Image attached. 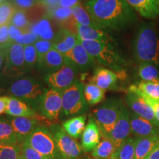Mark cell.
Wrapping results in <instances>:
<instances>
[{
	"mask_svg": "<svg viewBox=\"0 0 159 159\" xmlns=\"http://www.w3.org/2000/svg\"><path fill=\"white\" fill-rule=\"evenodd\" d=\"M137 73L142 82L159 83V66L153 63H139Z\"/></svg>",
	"mask_w": 159,
	"mask_h": 159,
	"instance_id": "28",
	"label": "cell"
},
{
	"mask_svg": "<svg viewBox=\"0 0 159 159\" xmlns=\"http://www.w3.org/2000/svg\"><path fill=\"white\" fill-rule=\"evenodd\" d=\"M130 111L125 105L108 139L114 143L117 148L130 137Z\"/></svg>",
	"mask_w": 159,
	"mask_h": 159,
	"instance_id": "15",
	"label": "cell"
},
{
	"mask_svg": "<svg viewBox=\"0 0 159 159\" xmlns=\"http://www.w3.org/2000/svg\"><path fill=\"white\" fill-rule=\"evenodd\" d=\"M9 25H3L0 27V46L5 45L11 42L8 31Z\"/></svg>",
	"mask_w": 159,
	"mask_h": 159,
	"instance_id": "45",
	"label": "cell"
},
{
	"mask_svg": "<svg viewBox=\"0 0 159 159\" xmlns=\"http://www.w3.org/2000/svg\"><path fill=\"white\" fill-rule=\"evenodd\" d=\"M24 55H25V61L26 65H27V66L30 69H39L40 61L34 45L30 44L24 46Z\"/></svg>",
	"mask_w": 159,
	"mask_h": 159,
	"instance_id": "33",
	"label": "cell"
},
{
	"mask_svg": "<svg viewBox=\"0 0 159 159\" xmlns=\"http://www.w3.org/2000/svg\"><path fill=\"white\" fill-rule=\"evenodd\" d=\"M19 159H26L25 157H24L22 155H21V150H20V152H19Z\"/></svg>",
	"mask_w": 159,
	"mask_h": 159,
	"instance_id": "52",
	"label": "cell"
},
{
	"mask_svg": "<svg viewBox=\"0 0 159 159\" xmlns=\"http://www.w3.org/2000/svg\"><path fill=\"white\" fill-rule=\"evenodd\" d=\"M111 159H135L134 138L129 137L117 147Z\"/></svg>",
	"mask_w": 159,
	"mask_h": 159,
	"instance_id": "31",
	"label": "cell"
},
{
	"mask_svg": "<svg viewBox=\"0 0 159 159\" xmlns=\"http://www.w3.org/2000/svg\"><path fill=\"white\" fill-rule=\"evenodd\" d=\"M16 8L11 2L0 4V27L9 25Z\"/></svg>",
	"mask_w": 159,
	"mask_h": 159,
	"instance_id": "36",
	"label": "cell"
},
{
	"mask_svg": "<svg viewBox=\"0 0 159 159\" xmlns=\"http://www.w3.org/2000/svg\"><path fill=\"white\" fill-rule=\"evenodd\" d=\"M83 92L85 98L89 105L99 104L105 99V91L92 83L85 85Z\"/></svg>",
	"mask_w": 159,
	"mask_h": 159,
	"instance_id": "32",
	"label": "cell"
},
{
	"mask_svg": "<svg viewBox=\"0 0 159 159\" xmlns=\"http://www.w3.org/2000/svg\"><path fill=\"white\" fill-rule=\"evenodd\" d=\"M34 1H35L36 3H40V2H41V0H34Z\"/></svg>",
	"mask_w": 159,
	"mask_h": 159,
	"instance_id": "54",
	"label": "cell"
},
{
	"mask_svg": "<svg viewBox=\"0 0 159 159\" xmlns=\"http://www.w3.org/2000/svg\"><path fill=\"white\" fill-rule=\"evenodd\" d=\"M62 105V93L52 89H46L39 113L48 121H56L60 118Z\"/></svg>",
	"mask_w": 159,
	"mask_h": 159,
	"instance_id": "11",
	"label": "cell"
},
{
	"mask_svg": "<svg viewBox=\"0 0 159 159\" xmlns=\"http://www.w3.org/2000/svg\"><path fill=\"white\" fill-rule=\"evenodd\" d=\"M6 101L5 114L10 116H24L39 118L36 111L21 99L12 96H5Z\"/></svg>",
	"mask_w": 159,
	"mask_h": 159,
	"instance_id": "19",
	"label": "cell"
},
{
	"mask_svg": "<svg viewBox=\"0 0 159 159\" xmlns=\"http://www.w3.org/2000/svg\"><path fill=\"white\" fill-rule=\"evenodd\" d=\"M11 3L16 9L26 11L34 7L36 2L34 0H11Z\"/></svg>",
	"mask_w": 159,
	"mask_h": 159,
	"instance_id": "43",
	"label": "cell"
},
{
	"mask_svg": "<svg viewBox=\"0 0 159 159\" xmlns=\"http://www.w3.org/2000/svg\"><path fill=\"white\" fill-rule=\"evenodd\" d=\"M116 147L109 139L102 138L99 144L91 151V156L95 159H111Z\"/></svg>",
	"mask_w": 159,
	"mask_h": 159,
	"instance_id": "30",
	"label": "cell"
},
{
	"mask_svg": "<svg viewBox=\"0 0 159 159\" xmlns=\"http://www.w3.org/2000/svg\"><path fill=\"white\" fill-rule=\"evenodd\" d=\"M93 21L103 30L121 31L136 22L134 10L125 0H93L84 4Z\"/></svg>",
	"mask_w": 159,
	"mask_h": 159,
	"instance_id": "1",
	"label": "cell"
},
{
	"mask_svg": "<svg viewBox=\"0 0 159 159\" xmlns=\"http://www.w3.org/2000/svg\"><path fill=\"white\" fill-rule=\"evenodd\" d=\"M49 16L57 22H66L69 21L72 16V8L63 7H57L51 10L49 13Z\"/></svg>",
	"mask_w": 159,
	"mask_h": 159,
	"instance_id": "37",
	"label": "cell"
},
{
	"mask_svg": "<svg viewBox=\"0 0 159 159\" xmlns=\"http://www.w3.org/2000/svg\"><path fill=\"white\" fill-rule=\"evenodd\" d=\"M30 31L39 37L40 39L52 41L56 35L52 23L47 17H43L37 23L31 25Z\"/></svg>",
	"mask_w": 159,
	"mask_h": 159,
	"instance_id": "26",
	"label": "cell"
},
{
	"mask_svg": "<svg viewBox=\"0 0 159 159\" xmlns=\"http://www.w3.org/2000/svg\"><path fill=\"white\" fill-rule=\"evenodd\" d=\"M8 31H9V35H10V39H11V42H16L21 35H22L25 32H27L25 30H23L18 28V27H16L14 25H11V24H10L9 25Z\"/></svg>",
	"mask_w": 159,
	"mask_h": 159,
	"instance_id": "44",
	"label": "cell"
},
{
	"mask_svg": "<svg viewBox=\"0 0 159 159\" xmlns=\"http://www.w3.org/2000/svg\"><path fill=\"white\" fill-rule=\"evenodd\" d=\"M20 144L9 146L0 144V159H19Z\"/></svg>",
	"mask_w": 159,
	"mask_h": 159,
	"instance_id": "38",
	"label": "cell"
},
{
	"mask_svg": "<svg viewBox=\"0 0 159 159\" xmlns=\"http://www.w3.org/2000/svg\"><path fill=\"white\" fill-rule=\"evenodd\" d=\"M89 1H93V0H85V2H89Z\"/></svg>",
	"mask_w": 159,
	"mask_h": 159,
	"instance_id": "55",
	"label": "cell"
},
{
	"mask_svg": "<svg viewBox=\"0 0 159 159\" xmlns=\"http://www.w3.org/2000/svg\"><path fill=\"white\" fill-rule=\"evenodd\" d=\"M66 63V61L64 55L55 49L52 48L41 61L39 69L43 70L45 74L55 72L62 68Z\"/></svg>",
	"mask_w": 159,
	"mask_h": 159,
	"instance_id": "23",
	"label": "cell"
},
{
	"mask_svg": "<svg viewBox=\"0 0 159 159\" xmlns=\"http://www.w3.org/2000/svg\"><path fill=\"white\" fill-rule=\"evenodd\" d=\"M7 119L13 127L19 144H22L27 137L41 125L39 118L8 116Z\"/></svg>",
	"mask_w": 159,
	"mask_h": 159,
	"instance_id": "14",
	"label": "cell"
},
{
	"mask_svg": "<svg viewBox=\"0 0 159 159\" xmlns=\"http://www.w3.org/2000/svg\"><path fill=\"white\" fill-rule=\"evenodd\" d=\"M158 1V5H159V0H157Z\"/></svg>",
	"mask_w": 159,
	"mask_h": 159,
	"instance_id": "56",
	"label": "cell"
},
{
	"mask_svg": "<svg viewBox=\"0 0 159 159\" xmlns=\"http://www.w3.org/2000/svg\"><path fill=\"white\" fill-rule=\"evenodd\" d=\"M85 50L94 61L105 68L111 69L118 75L119 79L127 77L125 71L126 63L112 43L100 42L95 41L79 40Z\"/></svg>",
	"mask_w": 159,
	"mask_h": 159,
	"instance_id": "3",
	"label": "cell"
},
{
	"mask_svg": "<svg viewBox=\"0 0 159 159\" xmlns=\"http://www.w3.org/2000/svg\"><path fill=\"white\" fill-rule=\"evenodd\" d=\"M10 24L23 30H30L31 23L27 19L26 11L23 10L16 9Z\"/></svg>",
	"mask_w": 159,
	"mask_h": 159,
	"instance_id": "35",
	"label": "cell"
},
{
	"mask_svg": "<svg viewBox=\"0 0 159 159\" xmlns=\"http://www.w3.org/2000/svg\"><path fill=\"white\" fill-rule=\"evenodd\" d=\"M80 159H95V158H93V157L89 156H86L83 157V158H81Z\"/></svg>",
	"mask_w": 159,
	"mask_h": 159,
	"instance_id": "51",
	"label": "cell"
},
{
	"mask_svg": "<svg viewBox=\"0 0 159 159\" xmlns=\"http://www.w3.org/2000/svg\"><path fill=\"white\" fill-rule=\"evenodd\" d=\"M33 45H34L35 48L36 49L37 54L39 55V58L40 61V64H41V61H42L45 55L53 48L52 41L39 39L36 42L33 43Z\"/></svg>",
	"mask_w": 159,
	"mask_h": 159,
	"instance_id": "40",
	"label": "cell"
},
{
	"mask_svg": "<svg viewBox=\"0 0 159 159\" xmlns=\"http://www.w3.org/2000/svg\"><path fill=\"white\" fill-rule=\"evenodd\" d=\"M77 71L73 66L66 62L62 68L55 72L45 74L43 80L50 89L63 93L76 81Z\"/></svg>",
	"mask_w": 159,
	"mask_h": 159,
	"instance_id": "10",
	"label": "cell"
},
{
	"mask_svg": "<svg viewBox=\"0 0 159 159\" xmlns=\"http://www.w3.org/2000/svg\"><path fill=\"white\" fill-rule=\"evenodd\" d=\"M124 105L122 98L111 97L93 111V116L98 125L102 138H109Z\"/></svg>",
	"mask_w": 159,
	"mask_h": 159,
	"instance_id": "6",
	"label": "cell"
},
{
	"mask_svg": "<svg viewBox=\"0 0 159 159\" xmlns=\"http://www.w3.org/2000/svg\"><path fill=\"white\" fill-rule=\"evenodd\" d=\"M148 159H159V143L151 152Z\"/></svg>",
	"mask_w": 159,
	"mask_h": 159,
	"instance_id": "48",
	"label": "cell"
},
{
	"mask_svg": "<svg viewBox=\"0 0 159 159\" xmlns=\"http://www.w3.org/2000/svg\"><path fill=\"white\" fill-rule=\"evenodd\" d=\"M139 15L147 19H155L159 16L157 0H125Z\"/></svg>",
	"mask_w": 159,
	"mask_h": 159,
	"instance_id": "22",
	"label": "cell"
},
{
	"mask_svg": "<svg viewBox=\"0 0 159 159\" xmlns=\"http://www.w3.org/2000/svg\"><path fill=\"white\" fill-rule=\"evenodd\" d=\"M20 150L21 155L26 159H50L43 156V154L40 153L26 142H24L22 144H20Z\"/></svg>",
	"mask_w": 159,
	"mask_h": 159,
	"instance_id": "39",
	"label": "cell"
},
{
	"mask_svg": "<svg viewBox=\"0 0 159 159\" xmlns=\"http://www.w3.org/2000/svg\"><path fill=\"white\" fill-rule=\"evenodd\" d=\"M131 134L135 137L159 136V127L130 111Z\"/></svg>",
	"mask_w": 159,
	"mask_h": 159,
	"instance_id": "18",
	"label": "cell"
},
{
	"mask_svg": "<svg viewBox=\"0 0 159 159\" xmlns=\"http://www.w3.org/2000/svg\"><path fill=\"white\" fill-rule=\"evenodd\" d=\"M0 144L16 146L19 145L13 127L7 118H0Z\"/></svg>",
	"mask_w": 159,
	"mask_h": 159,
	"instance_id": "29",
	"label": "cell"
},
{
	"mask_svg": "<svg viewBox=\"0 0 159 159\" xmlns=\"http://www.w3.org/2000/svg\"><path fill=\"white\" fill-rule=\"evenodd\" d=\"M86 118V115L83 114L66 119L63 122V130L72 138L79 139L85 130Z\"/></svg>",
	"mask_w": 159,
	"mask_h": 159,
	"instance_id": "25",
	"label": "cell"
},
{
	"mask_svg": "<svg viewBox=\"0 0 159 159\" xmlns=\"http://www.w3.org/2000/svg\"><path fill=\"white\" fill-rule=\"evenodd\" d=\"M75 28L78 40L95 41L105 43H112L114 41L112 36L103 29L80 25H77Z\"/></svg>",
	"mask_w": 159,
	"mask_h": 159,
	"instance_id": "21",
	"label": "cell"
},
{
	"mask_svg": "<svg viewBox=\"0 0 159 159\" xmlns=\"http://www.w3.org/2000/svg\"><path fill=\"white\" fill-rule=\"evenodd\" d=\"M69 22L71 24V26L76 27L77 25L89 26L92 27H98L100 28L96 23L91 19V16L89 15L88 11L85 8L84 6L81 5L80 4L75 6L72 8V16L69 20ZM102 29V28H101Z\"/></svg>",
	"mask_w": 159,
	"mask_h": 159,
	"instance_id": "27",
	"label": "cell"
},
{
	"mask_svg": "<svg viewBox=\"0 0 159 159\" xmlns=\"http://www.w3.org/2000/svg\"><path fill=\"white\" fill-rule=\"evenodd\" d=\"M125 102L131 112L142 117L159 127V123L155 116L153 109L139 93L129 87L125 97Z\"/></svg>",
	"mask_w": 159,
	"mask_h": 159,
	"instance_id": "12",
	"label": "cell"
},
{
	"mask_svg": "<svg viewBox=\"0 0 159 159\" xmlns=\"http://www.w3.org/2000/svg\"><path fill=\"white\" fill-rule=\"evenodd\" d=\"M130 88L132 89L133 90H134L135 91H136L137 93H139V94H140L141 96H142L143 98H144L145 100H146L147 102H148L149 104L150 105V106L152 107V109H153L155 116H156L157 121H158L159 123V102L158 101H156V100H155V99H152V98H150V97L146 96V95L143 94L142 91H141L138 88H137L136 85H131L130 86Z\"/></svg>",
	"mask_w": 159,
	"mask_h": 159,
	"instance_id": "41",
	"label": "cell"
},
{
	"mask_svg": "<svg viewBox=\"0 0 159 159\" xmlns=\"http://www.w3.org/2000/svg\"><path fill=\"white\" fill-rule=\"evenodd\" d=\"M46 89L43 83L35 77L24 76L11 83L8 94L27 103L37 112Z\"/></svg>",
	"mask_w": 159,
	"mask_h": 159,
	"instance_id": "4",
	"label": "cell"
},
{
	"mask_svg": "<svg viewBox=\"0 0 159 159\" xmlns=\"http://www.w3.org/2000/svg\"><path fill=\"white\" fill-rule=\"evenodd\" d=\"M6 2H9V0H0V4Z\"/></svg>",
	"mask_w": 159,
	"mask_h": 159,
	"instance_id": "53",
	"label": "cell"
},
{
	"mask_svg": "<svg viewBox=\"0 0 159 159\" xmlns=\"http://www.w3.org/2000/svg\"><path fill=\"white\" fill-rule=\"evenodd\" d=\"M136 86L146 96L159 102V83L142 81Z\"/></svg>",
	"mask_w": 159,
	"mask_h": 159,
	"instance_id": "34",
	"label": "cell"
},
{
	"mask_svg": "<svg viewBox=\"0 0 159 159\" xmlns=\"http://www.w3.org/2000/svg\"><path fill=\"white\" fill-rule=\"evenodd\" d=\"M132 54L139 64L151 62L159 66V39L153 23L139 26L133 40Z\"/></svg>",
	"mask_w": 159,
	"mask_h": 159,
	"instance_id": "2",
	"label": "cell"
},
{
	"mask_svg": "<svg viewBox=\"0 0 159 159\" xmlns=\"http://www.w3.org/2000/svg\"><path fill=\"white\" fill-rule=\"evenodd\" d=\"M84 85L78 80L62 93V110L60 119L61 120L85 114L89 105L85 98Z\"/></svg>",
	"mask_w": 159,
	"mask_h": 159,
	"instance_id": "5",
	"label": "cell"
},
{
	"mask_svg": "<svg viewBox=\"0 0 159 159\" xmlns=\"http://www.w3.org/2000/svg\"><path fill=\"white\" fill-rule=\"evenodd\" d=\"M80 0H60L58 5L60 7L73 8L75 6L80 5Z\"/></svg>",
	"mask_w": 159,
	"mask_h": 159,
	"instance_id": "46",
	"label": "cell"
},
{
	"mask_svg": "<svg viewBox=\"0 0 159 159\" xmlns=\"http://www.w3.org/2000/svg\"><path fill=\"white\" fill-rule=\"evenodd\" d=\"M119 76L116 72L105 67H97L90 83L96 85L103 90H116Z\"/></svg>",
	"mask_w": 159,
	"mask_h": 159,
	"instance_id": "17",
	"label": "cell"
},
{
	"mask_svg": "<svg viewBox=\"0 0 159 159\" xmlns=\"http://www.w3.org/2000/svg\"><path fill=\"white\" fill-rule=\"evenodd\" d=\"M78 41L76 35L66 27L60 29L52 41L53 48L65 55L74 48Z\"/></svg>",
	"mask_w": 159,
	"mask_h": 159,
	"instance_id": "20",
	"label": "cell"
},
{
	"mask_svg": "<svg viewBox=\"0 0 159 159\" xmlns=\"http://www.w3.org/2000/svg\"><path fill=\"white\" fill-rule=\"evenodd\" d=\"M39 37L36 35L34 34L33 33H32L30 30L25 32L22 35H21L19 38V39L16 41V43H19L23 46L25 45H30V44H33L35 42L39 40Z\"/></svg>",
	"mask_w": 159,
	"mask_h": 159,
	"instance_id": "42",
	"label": "cell"
},
{
	"mask_svg": "<svg viewBox=\"0 0 159 159\" xmlns=\"http://www.w3.org/2000/svg\"><path fill=\"white\" fill-rule=\"evenodd\" d=\"M4 62H5V54H4L2 50L0 49V71H1Z\"/></svg>",
	"mask_w": 159,
	"mask_h": 159,
	"instance_id": "50",
	"label": "cell"
},
{
	"mask_svg": "<svg viewBox=\"0 0 159 159\" xmlns=\"http://www.w3.org/2000/svg\"><path fill=\"white\" fill-rule=\"evenodd\" d=\"M25 142L33 148L50 159H63L57 148L53 135L49 128L40 125Z\"/></svg>",
	"mask_w": 159,
	"mask_h": 159,
	"instance_id": "8",
	"label": "cell"
},
{
	"mask_svg": "<svg viewBox=\"0 0 159 159\" xmlns=\"http://www.w3.org/2000/svg\"><path fill=\"white\" fill-rule=\"evenodd\" d=\"M135 159H148L159 143V136L134 137Z\"/></svg>",
	"mask_w": 159,
	"mask_h": 159,
	"instance_id": "24",
	"label": "cell"
},
{
	"mask_svg": "<svg viewBox=\"0 0 159 159\" xmlns=\"http://www.w3.org/2000/svg\"><path fill=\"white\" fill-rule=\"evenodd\" d=\"M64 55L67 63L75 67L77 71H85L95 65L96 61L87 52L78 40L74 48Z\"/></svg>",
	"mask_w": 159,
	"mask_h": 159,
	"instance_id": "13",
	"label": "cell"
},
{
	"mask_svg": "<svg viewBox=\"0 0 159 159\" xmlns=\"http://www.w3.org/2000/svg\"><path fill=\"white\" fill-rule=\"evenodd\" d=\"M60 0H41V2L39 4L43 5V6H47V7H55V6L58 5Z\"/></svg>",
	"mask_w": 159,
	"mask_h": 159,
	"instance_id": "47",
	"label": "cell"
},
{
	"mask_svg": "<svg viewBox=\"0 0 159 159\" xmlns=\"http://www.w3.org/2000/svg\"><path fill=\"white\" fill-rule=\"evenodd\" d=\"M5 54V65L2 75L8 79L16 80L22 77L29 72L24 55V46L16 42H10L0 46Z\"/></svg>",
	"mask_w": 159,
	"mask_h": 159,
	"instance_id": "7",
	"label": "cell"
},
{
	"mask_svg": "<svg viewBox=\"0 0 159 159\" xmlns=\"http://www.w3.org/2000/svg\"><path fill=\"white\" fill-rule=\"evenodd\" d=\"M6 111V101L4 97H0V115L5 113Z\"/></svg>",
	"mask_w": 159,
	"mask_h": 159,
	"instance_id": "49",
	"label": "cell"
},
{
	"mask_svg": "<svg viewBox=\"0 0 159 159\" xmlns=\"http://www.w3.org/2000/svg\"><path fill=\"white\" fill-rule=\"evenodd\" d=\"M49 128L53 135L57 148L63 159H80L82 158L83 150L81 145L79 144L75 139L69 136L61 125L54 123Z\"/></svg>",
	"mask_w": 159,
	"mask_h": 159,
	"instance_id": "9",
	"label": "cell"
},
{
	"mask_svg": "<svg viewBox=\"0 0 159 159\" xmlns=\"http://www.w3.org/2000/svg\"><path fill=\"white\" fill-rule=\"evenodd\" d=\"M101 131L92 115H90L81 136V148L84 152H91L101 142Z\"/></svg>",
	"mask_w": 159,
	"mask_h": 159,
	"instance_id": "16",
	"label": "cell"
}]
</instances>
